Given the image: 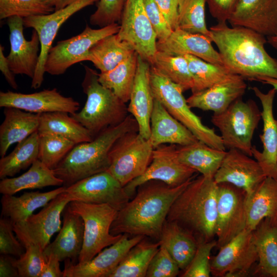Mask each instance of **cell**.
Wrapping results in <instances>:
<instances>
[{
	"label": "cell",
	"instance_id": "11a10c76",
	"mask_svg": "<svg viewBox=\"0 0 277 277\" xmlns=\"http://www.w3.org/2000/svg\"><path fill=\"white\" fill-rule=\"evenodd\" d=\"M47 260L40 277H64V272L60 268L61 262L56 256L50 254Z\"/></svg>",
	"mask_w": 277,
	"mask_h": 277
},
{
	"label": "cell",
	"instance_id": "277c9868",
	"mask_svg": "<svg viewBox=\"0 0 277 277\" xmlns=\"http://www.w3.org/2000/svg\"><path fill=\"white\" fill-rule=\"evenodd\" d=\"M138 132V126L132 115L121 124L103 130L91 141L76 144L52 170L68 187L95 174L107 171L109 153L115 142L124 134Z\"/></svg>",
	"mask_w": 277,
	"mask_h": 277
},
{
	"label": "cell",
	"instance_id": "83f0119b",
	"mask_svg": "<svg viewBox=\"0 0 277 277\" xmlns=\"http://www.w3.org/2000/svg\"><path fill=\"white\" fill-rule=\"evenodd\" d=\"M246 88L244 79L239 76L193 93L186 100L191 108H196L217 113L225 111L234 101L242 97Z\"/></svg>",
	"mask_w": 277,
	"mask_h": 277
},
{
	"label": "cell",
	"instance_id": "b9f144b4",
	"mask_svg": "<svg viewBox=\"0 0 277 277\" xmlns=\"http://www.w3.org/2000/svg\"><path fill=\"white\" fill-rule=\"evenodd\" d=\"M152 65L184 91L192 89L193 80L184 55H171L157 51Z\"/></svg>",
	"mask_w": 277,
	"mask_h": 277
},
{
	"label": "cell",
	"instance_id": "f35d334b",
	"mask_svg": "<svg viewBox=\"0 0 277 277\" xmlns=\"http://www.w3.org/2000/svg\"><path fill=\"white\" fill-rule=\"evenodd\" d=\"M138 54L134 52L112 70L98 73V80L123 102L129 101L136 73Z\"/></svg>",
	"mask_w": 277,
	"mask_h": 277
},
{
	"label": "cell",
	"instance_id": "7bdbcfd3",
	"mask_svg": "<svg viewBox=\"0 0 277 277\" xmlns=\"http://www.w3.org/2000/svg\"><path fill=\"white\" fill-rule=\"evenodd\" d=\"M206 3V0H179L178 28L210 37L205 21Z\"/></svg>",
	"mask_w": 277,
	"mask_h": 277
},
{
	"label": "cell",
	"instance_id": "f5cc1de1",
	"mask_svg": "<svg viewBox=\"0 0 277 277\" xmlns=\"http://www.w3.org/2000/svg\"><path fill=\"white\" fill-rule=\"evenodd\" d=\"M238 0H206L211 15L218 23L226 22L234 11Z\"/></svg>",
	"mask_w": 277,
	"mask_h": 277
},
{
	"label": "cell",
	"instance_id": "5bb4252c",
	"mask_svg": "<svg viewBox=\"0 0 277 277\" xmlns=\"http://www.w3.org/2000/svg\"><path fill=\"white\" fill-rule=\"evenodd\" d=\"M99 0H77L67 7L45 15L23 18L24 27L32 28L39 36L41 50L38 64L31 87L39 88L44 80L45 65L49 51L61 26L71 16L82 9L97 3Z\"/></svg>",
	"mask_w": 277,
	"mask_h": 277
},
{
	"label": "cell",
	"instance_id": "5b68a950",
	"mask_svg": "<svg viewBox=\"0 0 277 277\" xmlns=\"http://www.w3.org/2000/svg\"><path fill=\"white\" fill-rule=\"evenodd\" d=\"M82 83L86 103L72 117L84 126L94 138L103 130L122 123L128 115L126 103L98 80V73L86 66Z\"/></svg>",
	"mask_w": 277,
	"mask_h": 277
},
{
	"label": "cell",
	"instance_id": "4dcf8cb0",
	"mask_svg": "<svg viewBox=\"0 0 277 277\" xmlns=\"http://www.w3.org/2000/svg\"><path fill=\"white\" fill-rule=\"evenodd\" d=\"M65 186L47 192L33 191L21 196L3 195L1 199L3 217L9 219L13 224L24 222L36 209L45 206L52 200L65 190Z\"/></svg>",
	"mask_w": 277,
	"mask_h": 277
},
{
	"label": "cell",
	"instance_id": "db71d44e",
	"mask_svg": "<svg viewBox=\"0 0 277 277\" xmlns=\"http://www.w3.org/2000/svg\"><path fill=\"white\" fill-rule=\"evenodd\" d=\"M173 30L178 28L179 0H154Z\"/></svg>",
	"mask_w": 277,
	"mask_h": 277
},
{
	"label": "cell",
	"instance_id": "d6986e66",
	"mask_svg": "<svg viewBox=\"0 0 277 277\" xmlns=\"http://www.w3.org/2000/svg\"><path fill=\"white\" fill-rule=\"evenodd\" d=\"M0 107H14L37 114L65 112L71 115L77 112L80 104L71 97L63 96L56 88H53L29 94L1 91Z\"/></svg>",
	"mask_w": 277,
	"mask_h": 277
},
{
	"label": "cell",
	"instance_id": "e0dca14e",
	"mask_svg": "<svg viewBox=\"0 0 277 277\" xmlns=\"http://www.w3.org/2000/svg\"><path fill=\"white\" fill-rule=\"evenodd\" d=\"M65 191L71 201L107 204L118 211L130 199L124 187L108 171L95 174L66 187Z\"/></svg>",
	"mask_w": 277,
	"mask_h": 277
},
{
	"label": "cell",
	"instance_id": "4fadbf2b",
	"mask_svg": "<svg viewBox=\"0 0 277 277\" xmlns=\"http://www.w3.org/2000/svg\"><path fill=\"white\" fill-rule=\"evenodd\" d=\"M71 199L64 191L24 222L14 224L16 237L25 247L30 245L42 250L50 243L53 235L61 228V215Z\"/></svg>",
	"mask_w": 277,
	"mask_h": 277
},
{
	"label": "cell",
	"instance_id": "8d00e7d4",
	"mask_svg": "<svg viewBox=\"0 0 277 277\" xmlns=\"http://www.w3.org/2000/svg\"><path fill=\"white\" fill-rule=\"evenodd\" d=\"M69 114L65 112L39 114L38 134L62 136L76 145L91 141L93 138L89 131Z\"/></svg>",
	"mask_w": 277,
	"mask_h": 277
},
{
	"label": "cell",
	"instance_id": "ac0fdd59",
	"mask_svg": "<svg viewBox=\"0 0 277 277\" xmlns=\"http://www.w3.org/2000/svg\"><path fill=\"white\" fill-rule=\"evenodd\" d=\"M145 237L135 235L130 238L128 234H123L118 241L86 263H73L66 260L64 277H109L130 249Z\"/></svg>",
	"mask_w": 277,
	"mask_h": 277
},
{
	"label": "cell",
	"instance_id": "bcb514c9",
	"mask_svg": "<svg viewBox=\"0 0 277 277\" xmlns=\"http://www.w3.org/2000/svg\"><path fill=\"white\" fill-rule=\"evenodd\" d=\"M25 252L15 260L20 277H40L47 257L39 247L30 245L25 247Z\"/></svg>",
	"mask_w": 277,
	"mask_h": 277
},
{
	"label": "cell",
	"instance_id": "484cf974",
	"mask_svg": "<svg viewBox=\"0 0 277 277\" xmlns=\"http://www.w3.org/2000/svg\"><path fill=\"white\" fill-rule=\"evenodd\" d=\"M63 224L60 232L43 251L44 255L53 254L60 261L78 259L82 250L84 235V223L82 217L71 209L69 204L63 212Z\"/></svg>",
	"mask_w": 277,
	"mask_h": 277
},
{
	"label": "cell",
	"instance_id": "2e32d148",
	"mask_svg": "<svg viewBox=\"0 0 277 277\" xmlns=\"http://www.w3.org/2000/svg\"><path fill=\"white\" fill-rule=\"evenodd\" d=\"M258 261L253 231L245 229L211 259V274L215 277L245 276Z\"/></svg>",
	"mask_w": 277,
	"mask_h": 277
},
{
	"label": "cell",
	"instance_id": "7402d4cb",
	"mask_svg": "<svg viewBox=\"0 0 277 277\" xmlns=\"http://www.w3.org/2000/svg\"><path fill=\"white\" fill-rule=\"evenodd\" d=\"M259 98L263 121V133L260 135L263 145L262 151L252 147V156L259 163L267 177L277 180V120L273 116V104L276 90L272 88L266 93L258 87L251 88Z\"/></svg>",
	"mask_w": 277,
	"mask_h": 277
},
{
	"label": "cell",
	"instance_id": "d4e9b609",
	"mask_svg": "<svg viewBox=\"0 0 277 277\" xmlns=\"http://www.w3.org/2000/svg\"><path fill=\"white\" fill-rule=\"evenodd\" d=\"M150 67L138 55L136 73L127 107L128 112L137 123L138 133L147 140L150 136V117L154 101L150 84Z\"/></svg>",
	"mask_w": 277,
	"mask_h": 277
},
{
	"label": "cell",
	"instance_id": "74e56055",
	"mask_svg": "<svg viewBox=\"0 0 277 277\" xmlns=\"http://www.w3.org/2000/svg\"><path fill=\"white\" fill-rule=\"evenodd\" d=\"M160 242H151L144 238L126 254L109 277H145Z\"/></svg>",
	"mask_w": 277,
	"mask_h": 277
},
{
	"label": "cell",
	"instance_id": "9f6ffc18",
	"mask_svg": "<svg viewBox=\"0 0 277 277\" xmlns=\"http://www.w3.org/2000/svg\"><path fill=\"white\" fill-rule=\"evenodd\" d=\"M16 259L12 255L1 254L0 256V276H19L18 270L15 265Z\"/></svg>",
	"mask_w": 277,
	"mask_h": 277
},
{
	"label": "cell",
	"instance_id": "9a60e30c",
	"mask_svg": "<svg viewBox=\"0 0 277 277\" xmlns=\"http://www.w3.org/2000/svg\"><path fill=\"white\" fill-rule=\"evenodd\" d=\"M176 148V145L170 144L162 145L154 149L151 162L146 171L124 186L130 199L140 186L150 181L176 186L195 177L197 172L178 160Z\"/></svg>",
	"mask_w": 277,
	"mask_h": 277
},
{
	"label": "cell",
	"instance_id": "c3c4849f",
	"mask_svg": "<svg viewBox=\"0 0 277 277\" xmlns=\"http://www.w3.org/2000/svg\"><path fill=\"white\" fill-rule=\"evenodd\" d=\"M126 0H99L90 17L91 25L101 28L120 21Z\"/></svg>",
	"mask_w": 277,
	"mask_h": 277
},
{
	"label": "cell",
	"instance_id": "60d3db41",
	"mask_svg": "<svg viewBox=\"0 0 277 277\" xmlns=\"http://www.w3.org/2000/svg\"><path fill=\"white\" fill-rule=\"evenodd\" d=\"M184 56L193 80L192 93L241 76L232 73L224 65L209 63L192 55Z\"/></svg>",
	"mask_w": 277,
	"mask_h": 277
},
{
	"label": "cell",
	"instance_id": "1f68e13d",
	"mask_svg": "<svg viewBox=\"0 0 277 277\" xmlns=\"http://www.w3.org/2000/svg\"><path fill=\"white\" fill-rule=\"evenodd\" d=\"M253 237L258 256L254 274L277 277V224L263 219L253 230Z\"/></svg>",
	"mask_w": 277,
	"mask_h": 277
},
{
	"label": "cell",
	"instance_id": "30bf717a",
	"mask_svg": "<svg viewBox=\"0 0 277 277\" xmlns=\"http://www.w3.org/2000/svg\"><path fill=\"white\" fill-rule=\"evenodd\" d=\"M120 25L113 23L99 29L87 25L79 34L62 40L50 49L45 65V72L58 75L71 66L85 61L89 50L101 39L118 33Z\"/></svg>",
	"mask_w": 277,
	"mask_h": 277
},
{
	"label": "cell",
	"instance_id": "f546056e",
	"mask_svg": "<svg viewBox=\"0 0 277 277\" xmlns=\"http://www.w3.org/2000/svg\"><path fill=\"white\" fill-rule=\"evenodd\" d=\"M246 228L253 231L265 218L277 224V180L266 177L246 199Z\"/></svg>",
	"mask_w": 277,
	"mask_h": 277
},
{
	"label": "cell",
	"instance_id": "f907efd6",
	"mask_svg": "<svg viewBox=\"0 0 277 277\" xmlns=\"http://www.w3.org/2000/svg\"><path fill=\"white\" fill-rule=\"evenodd\" d=\"M14 224L8 218L0 219V253L21 256L25 252V248L14 235Z\"/></svg>",
	"mask_w": 277,
	"mask_h": 277
},
{
	"label": "cell",
	"instance_id": "836d02e7",
	"mask_svg": "<svg viewBox=\"0 0 277 277\" xmlns=\"http://www.w3.org/2000/svg\"><path fill=\"white\" fill-rule=\"evenodd\" d=\"M159 241L183 270L191 262L199 244L190 232L176 222L167 220L163 225Z\"/></svg>",
	"mask_w": 277,
	"mask_h": 277
},
{
	"label": "cell",
	"instance_id": "ba28073f",
	"mask_svg": "<svg viewBox=\"0 0 277 277\" xmlns=\"http://www.w3.org/2000/svg\"><path fill=\"white\" fill-rule=\"evenodd\" d=\"M69 205L84 223L83 247L78 263L84 264L99 252L118 241L123 234L113 235L110 228L118 210L107 204H91L71 201Z\"/></svg>",
	"mask_w": 277,
	"mask_h": 277
},
{
	"label": "cell",
	"instance_id": "3957f363",
	"mask_svg": "<svg viewBox=\"0 0 277 277\" xmlns=\"http://www.w3.org/2000/svg\"><path fill=\"white\" fill-rule=\"evenodd\" d=\"M217 189L213 178L202 175L195 177L174 201L166 220L176 222L199 243L214 240Z\"/></svg>",
	"mask_w": 277,
	"mask_h": 277
},
{
	"label": "cell",
	"instance_id": "7dc6e473",
	"mask_svg": "<svg viewBox=\"0 0 277 277\" xmlns=\"http://www.w3.org/2000/svg\"><path fill=\"white\" fill-rule=\"evenodd\" d=\"M216 247V240L200 242L196 251L187 267L180 275L182 277H210V254Z\"/></svg>",
	"mask_w": 277,
	"mask_h": 277
},
{
	"label": "cell",
	"instance_id": "44dd1931",
	"mask_svg": "<svg viewBox=\"0 0 277 277\" xmlns=\"http://www.w3.org/2000/svg\"><path fill=\"white\" fill-rule=\"evenodd\" d=\"M9 29L10 51L7 56L9 67L14 74L34 77L38 62L41 45L38 35L33 30L31 39L24 35L23 18L14 16L7 19Z\"/></svg>",
	"mask_w": 277,
	"mask_h": 277
},
{
	"label": "cell",
	"instance_id": "52a82bcc",
	"mask_svg": "<svg viewBox=\"0 0 277 277\" xmlns=\"http://www.w3.org/2000/svg\"><path fill=\"white\" fill-rule=\"evenodd\" d=\"M261 118L256 103L240 97L225 111L213 113L211 122L220 131L226 149H237L252 156V140Z\"/></svg>",
	"mask_w": 277,
	"mask_h": 277
},
{
	"label": "cell",
	"instance_id": "e575fe53",
	"mask_svg": "<svg viewBox=\"0 0 277 277\" xmlns=\"http://www.w3.org/2000/svg\"><path fill=\"white\" fill-rule=\"evenodd\" d=\"M62 185L63 181L54 174L52 169L37 159L28 170L22 175L2 179L0 192L3 195H14L25 189Z\"/></svg>",
	"mask_w": 277,
	"mask_h": 277
},
{
	"label": "cell",
	"instance_id": "8992f818",
	"mask_svg": "<svg viewBox=\"0 0 277 277\" xmlns=\"http://www.w3.org/2000/svg\"><path fill=\"white\" fill-rule=\"evenodd\" d=\"M150 84L154 98L199 141L212 147L226 150L221 136L214 129L205 125L201 118L191 110L183 94L182 88L153 65L150 69Z\"/></svg>",
	"mask_w": 277,
	"mask_h": 277
},
{
	"label": "cell",
	"instance_id": "4316f807",
	"mask_svg": "<svg viewBox=\"0 0 277 277\" xmlns=\"http://www.w3.org/2000/svg\"><path fill=\"white\" fill-rule=\"evenodd\" d=\"M149 140L154 148L166 144L184 146L199 141L155 98L150 117Z\"/></svg>",
	"mask_w": 277,
	"mask_h": 277
},
{
	"label": "cell",
	"instance_id": "7a4b0ae2",
	"mask_svg": "<svg viewBox=\"0 0 277 277\" xmlns=\"http://www.w3.org/2000/svg\"><path fill=\"white\" fill-rule=\"evenodd\" d=\"M209 31L223 65L232 73L251 81L260 76L277 78V60L265 50V36L243 27H229L226 22Z\"/></svg>",
	"mask_w": 277,
	"mask_h": 277
},
{
	"label": "cell",
	"instance_id": "816d5d0a",
	"mask_svg": "<svg viewBox=\"0 0 277 277\" xmlns=\"http://www.w3.org/2000/svg\"><path fill=\"white\" fill-rule=\"evenodd\" d=\"M145 10L158 41L167 38L173 31L154 0H144Z\"/></svg>",
	"mask_w": 277,
	"mask_h": 277
},
{
	"label": "cell",
	"instance_id": "94428289",
	"mask_svg": "<svg viewBox=\"0 0 277 277\" xmlns=\"http://www.w3.org/2000/svg\"><path fill=\"white\" fill-rule=\"evenodd\" d=\"M267 42L274 48L277 49V36L268 37Z\"/></svg>",
	"mask_w": 277,
	"mask_h": 277
},
{
	"label": "cell",
	"instance_id": "9c48e42d",
	"mask_svg": "<svg viewBox=\"0 0 277 277\" xmlns=\"http://www.w3.org/2000/svg\"><path fill=\"white\" fill-rule=\"evenodd\" d=\"M154 148L138 131L128 132L111 147L107 170L123 186L142 175L150 165Z\"/></svg>",
	"mask_w": 277,
	"mask_h": 277
},
{
	"label": "cell",
	"instance_id": "ffe728a7",
	"mask_svg": "<svg viewBox=\"0 0 277 277\" xmlns=\"http://www.w3.org/2000/svg\"><path fill=\"white\" fill-rule=\"evenodd\" d=\"M255 160L243 152L229 149L213 179L216 184L228 183L244 190L247 197L266 177Z\"/></svg>",
	"mask_w": 277,
	"mask_h": 277
},
{
	"label": "cell",
	"instance_id": "681fc988",
	"mask_svg": "<svg viewBox=\"0 0 277 277\" xmlns=\"http://www.w3.org/2000/svg\"><path fill=\"white\" fill-rule=\"evenodd\" d=\"M180 268L166 248L160 245L153 257L146 273L147 277H175Z\"/></svg>",
	"mask_w": 277,
	"mask_h": 277
},
{
	"label": "cell",
	"instance_id": "f6af8a7d",
	"mask_svg": "<svg viewBox=\"0 0 277 277\" xmlns=\"http://www.w3.org/2000/svg\"><path fill=\"white\" fill-rule=\"evenodd\" d=\"M54 11L44 0H0V19L17 16L26 18L48 14Z\"/></svg>",
	"mask_w": 277,
	"mask_h": 277
},
{
	"label": "cell",
	"instance_id": "d6a6232c",
	"mask_svg": "<svg viewBox=\"0 0 277 277\" xmlns=\"http://www.w3.org/2000/svg\"><path fill=\"white\" fill-rule=\"evenodd\" d=\"M176 153L182 163L203 176L213 178L226 151L212 147L198 141L187 145H176Z\"/></svg>",
	"mask_w": 277,
	"mask_h": 277
},
{
	"label": "cell",
	"instance_id": "cb8c5ba5",
	"mask_svg": "<svg viewBox=\"0 0 277 277\" xmlns=\"http://www.w3.org/2000/svg\"><path fill=\"white\" fill-rule=\"evenodd\" d=\"M211 38L178 28L163 41L156 42L157 51L171 55H192L216 65H223L220 55L213 47Z\"/></svg>",
	"mask_w": 277,
	"mask_h": 277
},
{
	"label": "cell",
	"instance_id": "680465c9",
	"mask_svg": "<svg viewBox=\"0 0 277 277\" xmlns=\"http://www.w3.org/2000/svg\"><path fill=\"white\" fill-rule=\"evenodd\" d=\"M54 11L64 8L77 0H44Z\"/></svg>",
	"mask_w": 277,
	"mask_h": 277
},
{
	"label": "cell",
	"instance_id": "6f0895ef",
	"mask_svg": "<svg viewBox=\"0 0 277 277\" xmlns=\"http://www.w3.org/2000/svg\"><path fill=\"white\" fill-rule=\"evenodd\" d=\"M4 47L0 45V70L3 74L6 81L13 89H17V84L16 82L14 74L11 70L9 63L4 53Z\"/></svg>",
	"mask_w": 277,
	"mask_h": 277
},
{
	"label": "cell",
	"instance_id": "d590c367",
	"mask_svg": "<svg viewBox=\"0 0 277 277\" xmlns=\"http://www.w3.org/2000/svg\"><path fill=\"white\" fill-rule=\"evenodd\" d=\"M135 52L127 42L121 40L116 34L98 41L89 51L85 61L93 63L101 72L110 71Z\"/></svg>",
	"mask_w": 277,
	"mask_h": 277
},
{
	"label": "cell",
	"instance_id": "8fae6325",
	"mask_svg": "<svg viewBox=\"0 0 277 277\" xmlns=\"http://www.w3.org/2000/svg\"><path fill=\"white\" fill-rule=\"evenodd\" d=\"M117 33L138 55L152 65L157 51V36L147 16L144 0H126Z\"/></svg>",
	"mask_w": 277,
	"mask_h": 277
},
{
	"label": "cell",
	"instance_id": "f1b7e54d",
	"mask_svg": "<svg viewBox=\"0 0 277 277\" xmlns=\"http://www.w3.org/2000/svg\"><path fill=\"white\" fill-rule=\"evenodd\" d=\"M4 120L0 126V155H6L13 144L25 140L38 130L39 114L14 107H5Z\"/></svg>",
	"mask_w": 277,
	"mask_h": 277
},
{
	"label": "cell",
	"instance_id": "6da1fadb",
	"mask_svg": "<svg viewBox=\"0 0 277 277\" xmlns=\"http://www.w3.org/2000/svg\"><path fill=\"white\" fill-rule=\"evenodd\" d=\"M194 177L176 186L158 181L140 186L134 197L118 211L111 234L143 235L159 241L172 205Z\"/></svg>",
	"mask_w": 277,
	"mask_h": 277
},
{
	"label": "cell",
	"instance_id": "603a6c76",
	"mask_svg": "<svg viewBox=\"0 0 277 277\" xmlns=\"http://www.w3.org/2000/svg\"><path fill=\"white\" fill-rule=\"evenodd\" d=\"M228 21L261 35L277 36V0H238Z\"/></svg>",
	"mask_w": 277,
	"mask_h": 277
},
{
	"label": "cell",
	"instance_id": "91938a15",
	"mask_svg": "<svg viewBox=\"0 0 277 277\" xmlns=\"http://www.w3.org/2000/svg\"><path fill=\"white\" fill-rule=\"evenodd\" d=\"M255 81L270 85L277 91V78L268 76H260L256 78Z\"/></svg>",
	"mask_w": 277,
	"mask_h": 277
},
{
	"label": "cell",
	"instance_id": "7c38bea8",
	"mask_svg": "<svg viewBox=\"0 0 277 277\" xmlns=\"http://www.w3.org/2000/svg\"><path fill=\"white\" fill-rule=\"evenodd\" d=\"M216 247L220 248L246 228L245 191L228 183L217 184Z\"/></svg>",
	"mask_w": 277,
	"mask_h": 277
},
{
	"label": "cell",
	"instance_id": "ab89813d",
	"mask_svg": "<svg viewBox=\"0 0 277 277\" xmlns=\"http://www.w3.org/2000/svg\"><path fill=\"white\" fill-rule=\"evenodd\" d=\"M39 135L37 131L18 143L14 149L0 160V179L13 177L31 166L38 159Z\"/></svg>",
	"mask_w": 277,
	"mask_h": 277
},
{
	"label": "cell",
	"instance_id": "ee69618b",
	"mask_svg": "<svg viewBox=\"0 0 277 277\" xmlns=\"http://www.w3.org/2000/svg\"><path fill=\"white\" fill-rule=\"evenodd\" d=\"M75 145L62 136L51 134L39 135L38 159L53 170Z\"/></svg>",
	"mask_w": 277,
	"mask_h": 277
}]
</instances>
